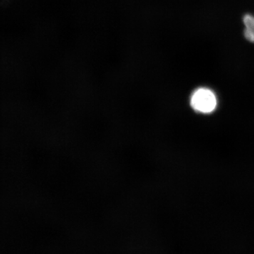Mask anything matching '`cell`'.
Listing matches in <instances>:
<instances>
[{"instance_id": "1", "label": "cell", "mask_w": 254, "mask_h": 254, "mask_svg": "<svg viewBox=\"0 0 254 254\" xmlns=\"http://www.w3.org/2000/svg\"><path fill=\"white\" fill-rule=\"evenodd\" d=\"M190 103L195 111L205 114L210 113L216 108L217 98L211 90L200 88L192 93Z\"/></svg>"}, {"instance_id": "2", "label": "cell", "mask_w": 254, "mask_h": 254, "mask_svg": "<svg viewBox=\"0 0 254 254\" xmlns=\"http://www.w3.org/2000/svg\"><path fill=\"white\" fill-rule=\"evenodd\" d=\"M245 25L244 36L249 42L254 43V16L252 14H246L243 17Z\"/></svg>"}]
</instances>
